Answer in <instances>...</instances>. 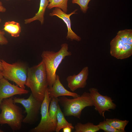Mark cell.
Listing matches in <instances>:
<instances>
[{"label": "cell", "instance_id": "obj_1", "mask_svg": "<svg viewBox=\"0 0 132 132\" xmlns=\"http://www.w3.org/2000/svg\"><path fill=\"white\" fill-rule=\"evenodd\" d=\"M25 86L37 100L42 102L48 86L44 64L42 60L38 64L29 67Z\"/></svg>", "mask_w": 132, "mask_h": 132}, {"label": "cell", "instance_id": "obj_2", "mask_svg": "<svg viewBox=\"0 0 132 132\" xmlns=\"http://www.w3.org/2000/svg\"><path fill=\"white\" fill-rule=\"evenodd\" d=\"M68 50V44L64 43L57 52L46 50L42 52L41 56L45 66L48 87H51L54 83L56 70L63 60L66 57L71 55V52Z\"/></svg>", "mask_w": 132, "mask_h": 132}, {"label": "cell", "instance_id": "obj_3", "mask_svg": "<svg viewBox=\"0 0 132 132\" xmlns=\"http://www.w3.org/2000/svg\"><path fill=\"white\" fill-rule=\"evenodd\" d=\"M0 109V124H7L13 131L20 130L24 116L22 108L14 102L13 97L3 99Z\"/></svg>", "mask_w": 132, "mask_h": 132}, {"label": "cell", "instance_id": "obj_4", "mask_svg": "<svg viewBox=\"0 0 132 132\" xmlns=\"http://www.w3.org/2000/svg\"><path fill=\"white\" fill-rule=\"evenodd\" d=\"M111 55L118 59L128 58L132 55V30L119 31L110 43Z\"/></svg>", "mask_w": 132, "mask_h": 132}, {"label": "cell", "instance_id": "obj_5", "mask_svg": "<svg viewBox=\"0 0 132 132\" xmlns=\"http://www.w3.org/2000/svg\"><path fill=\"white\" fill-rule=\"evenodd\" d=\"M58 100L63 107L65 116H73L79 119H80L82 111L84 108L93 106L89 93L86 92L72 99L63 96L58 98Z\"/></svg>", "mask_w": 132, "mask_h": 132}, {"label": "cell", "instance_id": "obj_6", "mask_svg": "<svg viewBox=\"0 0 132 132\" xmlns=\"http://www.w3.org/2000/svg\"><path fill=\"white\" fill-rule=\"evenodd\" d=\"M3 77L14 82L20 87L25 88L27 77L28 68L22 63H9L1 59Z\"/></svg>", "mask_w": 132, "mask_h": 132}, {"label": "cell", "instance_id": "obj_7", "mask_svg": "<svg viewBox=\"0 0 132 132\" xmlns=\"http://www.w3.org/2000/svg\"><path fill=\"white\" fill-rule=\"evenodd\" d=\"M15 103L21 104L25 109L27 114L24 118L23 122L32 124L36 121L42 102L36 99L31 93L27 99L14 97L13 98Z\"/></svg>", "mask_w": 132, "mask_h": 132}, {"label": "cell", "instance_id": "obj_8", "mask_svg": "<svg viewBox=\"0 0 132 132\" xmlns=\"http://www.w3.org/2000/svg\"><path fill=\"white\" fill-rule=\"evenodd\" d=\"M51 99L49 95L47 88L41 105L40 121L37 126L31 129L30 132H52L55 131L56 127L52 122L49 113V105Z\"/></svg>", "mask_w": 132, "mask_h": 132}, {"label": "cell", "instance_id": "obj_9", "mask_svg": "<svg viewBox=\"0 0 132 132\" xmlns=\"http://www.w3.org/2000/svg\"><path fill=\"white\" fill-rule=\"evenodd\" d=\"M89 91L95 109L104 118L105 111H110V110H114L116 109V105L110 97L101 95L95 88H90Z\"/></svg>", "mask_w": 132, "mask_h": 132}, {"label": "cell", "instance_id": "obj_10", "mask_svg": "<svg viewBox=\"0 0 132 132\" xmlns=\"http://www.w3.org/2000/svg\"><path fill=\"white\" fill-rule=\"evenodd\" d=\"M29 91L12 84L4 77L0 79V99L8 98L17 95L27 94Z\"/></svg>", "mask_w": 132, "mask_h": 132}, {"label": "cell", "instance_id": "obj_11", "mask_svg": "<svg viewBox=\"0 0 132 132\" xmlns=\"http://www.w3.org/2000/svg\"><path fill=\"white\" fill-rule=\"evenodd\" d=\"M88 75V67L86 66L77 74L68 76L66 78L68 87L72 92L78 89L84 88L87 85Z\"/></svg>", "mask_w": 132, "mask_h": 132}, {"label": "cell", "instance_id": "obj_12", "mask_svg": "<svg viewBox=\"0 0 132 132\" xmlns=\"http://www.w3.org/2000/svg\"><path fill=\"white\" fill-rule=\"evenodd\" d=\"M77 10V9H76L70 13L67 14L60 9L55 8L49 14L51 16H56L61 19L65 23L67 29V34L66 38L67 39H69L71 41L75 40L80 41L81 40V38L72 30L70 18V16L76 13V12Z\"/></svg>", "mask_w": 132, "mask_h": 132}, {"label": "cell", "instance_id": "obj_13", "mask_svg": "<svg viewBox=\"0 0 132 132\" xmlns=\"http://www.w3.org/2000/svg\"><path fill=\"white\" fill-rule=\"evenodd\" d=\"M48 91L49 97L51 98L66 96L74 98L79 96L76 93L70 91L66 89L61 83L59 76L57 75L52 86L50 87H48Z\"/></svg>", "mask_w": 132, "mask_h": 132}, {"label": "cell", "instance_id": "obj_14", "mask_svg": "<svg viewBox=\"0 0 132 132\" xmlns=\"http://www.w3.org/2000/svg\"><path fill=\"white\" fill-rule=\"evenodd\" d=\"M49 3L48 0H40L39 10L33 17L25 19L24 23L27 24L35 21H38L43 24L44 21V15L46 8Z\"/></svg>", "mask_w": 132, "mask_h": 132}, {"label": "cell", "instance_id": "obj_15", "mask_svg": "<svg viewBox=\"0 0 132 132\" xmlns=\"http://www.w3.org/2000/svg\"><path fill=\"white\" fill-rule=\"evenodd\" d=\"M3 30L14 37H19L21 32L20 23L14 21L5 22L4 25Z\"/></svg>", "mask_w": 132, "mask_h": 132}, {"label": "cell", "instance_id": "obj_16", "mask_svg": "<svg viewBox=\"0 0 132 132\" xmlns=\"http://www.w3.org/2000/svg\"><path fill=\"white\" fill-rule=\"evenodd\" d=\"M56 118L57 123L55 130L56 132H59L61 129L67 126L70 127L72 130L74 129V127L72 124L68 122L66 119L64 114L62 112L59 104L57 109Z\"/></svg>", "mask_w": 132, "mask_h": 132}, {"label": "cell", "instance_id": "obj_17", "mask_svg": "<svg viewBox=\"0 0 132 132\" xmlns=\"http://www.w3.org/2000/svg\"><path fill=\"white\" fill-rule=\"evenodd\" d=\"M74 129V132H96L99 130L97 125L90 122L84 124L77 123Z\"/></svg>", "mask_w": 132, "mask_h": 132}, {"label": "cell", "instance_id": "obj_18", "mask_svg": "<svg viewBox=\"0 0 132 132\" xmlns=\"http://www.w3.org/2000/svg\"><path fill=\"white\" fill-rule=\"evenodd\" d=\"M58 102V98H52L49 109L50 118L52 122L56 127L57 123L56 114Z\"/></svg>", "mask_w": 132, "mask_h": 132}, {"label": "cell", "instance_id": "obj_19", "mask_svg": "<svg viewBox=\"0 0 132 132\" xmlns=\"http://www.w3.org/2000/svg\"><path fill=\"white\" fill-rule=\"evenodd\" d=\"M106 122L115 129L120 131L121 132H125V129L129 121L122 120L116 119H106Z\"/></svg>", "mask_w": 132, "mask_h": 132}, {"label": "cell", "instance_id": "obj_20", "mask_svg": "<svg viewBox=\"0 0 132 132\" xmlns=\"http://www.w3.org/2000/svg\"><path fill=\"white\" fill-rule=\"evenodd\" d=\"M68 0H48L49 3L47 8L50 9L54 8L60 9L66 13L67 11Z\"/></svg>", "mask_w": 132, "mask_h": 132}, {"label": "cell", "instance_id": "obj_21", "mask_svg": "<svg viewBox=\"0 0 132 132\" xmlns=\"http://www.w3.org/2000/svg\"><path fill=\"white\" fill-rule=\"evenodd\" d=\"M99 130H103L106 132H121L117 130L108 124L105 120L101 122L97 125Z\"/></svg>", "mask_w": 132, "mask_h": 132}, {"label": "cell", "instance_id": "obj_22", "mask_svg": "<svg viewBox=\"0 0 132 132\" xmlns=\"http://www.w3.org/2000/svg\"><path fill=\"white\" fill-rule=\"evenodd\" d=\"M91 0H72V3L76 4L80 7L81 11L84 13H86L88 9V4Z\"/></svg>", "mask_w": 132, "mask_h": 132}, {"label": "cell", "instance_id": "obj_23", "mask_svg": "<svg viewBox=\"0 0 132 132\" xmlns=\"http://www.w3.org/2000/svg\"><path fill=\"white\" fill-rule=\"evenodd\" d=\"M5 33L3 31L0 30V44L5 45L7 44L8 41L7 38L5 36Z\"/></svg>", "mask_w": 132, "mask_h": 132}, {"label": "cell", "instance_id": "obj_24", "mask_svg": "<svg viewBox=\"0 0 132 132\" xmlns=\"http://www.w3.org/2000/svg\"><path fill=\"white\" fill-rule=\"evenodd\" d=\"M6 9L3 5L2 2L0 1V12H5L6 11ZM1 21V20L0 18V22Z\"/></svg>", "mask_w": 132, "mask_h": 132}, {"label": "cell", "instance_id": "obj_25", "mask_svg": "<svg viewBox=\"0 0 132 132\" xmlns=\"http://www.w3.org/2000/svg\"><path fill=\"white\" fill-rule=\"evenodd\" d=\"M62 129L63 132H71L72 130L71 127L69 126L65 127Z\"/></svg>", "mask_w": 132, "mask_h": 132}, {"label": "cell", "instance_id": "obj_26", "mask_svg": "<svg viewBox=\"0 0 132 132\" xmlns=\"http://www.w3.org/2000/svg\"><path fill=\"white\" fill-rule=\"evenodd\" d=\"M3 70V67L2 64L1 59H0V70L2 71Z\"/></svg>", "mask_w": 132, "mask_h": 132}, {"label": "cell", "instance_id": "obj_27", "mask_svg": "<svg viewBox=\"0 0 132 132\" xmlns=\"http://www.w3.org/2000/svg\"><path fill=\"white\" fill-rule=\"evenodd\" d=\"M3 77L2 72L0 70V79Z\"/></svg>", "mask_w": 132, "mask_h": 132}, {"label": "cell", "instance_id": "obj_28", "mask_svg": "<svg viewBox=\"0 0 132 132\" xmlns=\"http://www.w3.org/2000/svg\"><path fill=\"white\" fill-rule=\"evenodd\" d=\"M2 99H0V104H1Z\"/></svg>", "mask_w": 132, "mask_h": 132}, {"label": "cell", "instance_id": "obj_29", "mask_svg": "<svg viewBox=\"0 0 132 132\" xmlns=\"http://www.w3.org/2000/svg\"><path fill=\"white\" fill-rule=\"evenodd\" d=\"M3 131H2L0 129V132H3Z\"/></svg>", "mask_w": 132, "mask_h": 132}, {"label": "cell", "instance_id": "obj_30", "mask_svg": "<svg viewBox=\"0 0 132 132\" xmlns=\"http://www.w3.org/2000/svg\"><path fill=\"white\" fill-rule=\"evenodd\" d=\"M7 0V1H8V0ZM28 0V1H30L31 0Z\"/></svg>", "mask_w": 132, "mask_h": 132}]
</instances>
